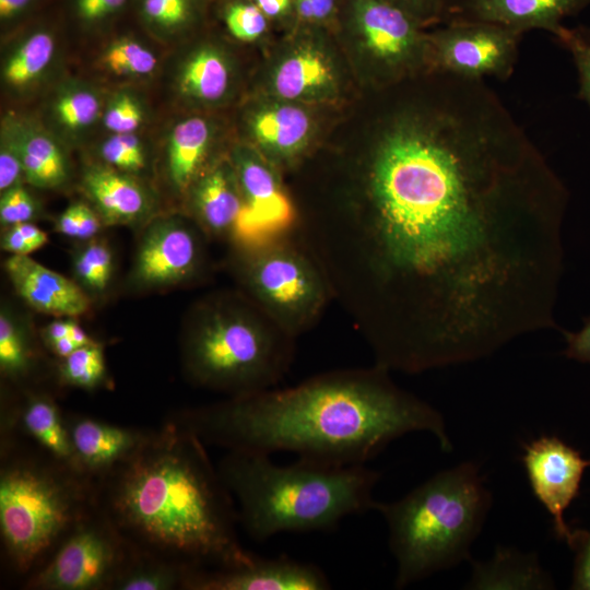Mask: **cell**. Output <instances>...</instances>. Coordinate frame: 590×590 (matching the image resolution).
<instances>
[{
  "label": "cell",
  "mask_w": 590,
  "mask_h": 590,
  "mask_svg": "<svg viewBox=\"0 0 590 590\" xmlns=\"http://www.w3.org/2000/svg\"><path fill=\"white\" fill-rule=\"evenodd\" d=\"M79 239H88L95 236L102 226L97 214L86 204L79 202Z\"/></svg>",
  "instance_id": "49"
},
{
  "label": "cell",
  "mask_w": 590,
  "mask_h": 590,
  "mask_svg": "<svg viewBox=\"0 0 590 590\" xmlns=\"http://www.w3.org/2000/svg\"><path fill=\"white\" fill-rule=\"evenodd\" d=\"M247 264L248 284L290 335L307 326L324 300V285L300 251L271 239L257 245Z\"/></svg>",
  "instance_id": "8"
},
{
  "label": "cell",
  "mask_w": 590,
  "mask_h": 590,
  "mask_svg": "<svg viewBox=\"0 0 590 590\" xmlns=\"http://www.w3.org/2000/svg\"><path fill=\"white\" fill-rule=\"evenodd\" d=\"M36 206L32 196L21 185L3 191L0 200V220L2 224L15 225L30 222Z\"/></svg>",
  "instance_id": "40"
},
{
  "label": "cell",
  "mask_w": 590,
  "mask_h": 590,
  "mask_svg": "<svg viewBox=\"0 0 590 590\" xmlns=\"http://www.w3.org/2000/svg\"><path fill=\"white\" fill-rule=\"evenodd\" d=\"M31 0H0V16L11 17L21 12Z\"/></svg>",
  "instance_id": "53"
},
{
  "label": "cell",
  "mask_w": 590,
  "mask_h": 590,
  "mask_svg": "<svg viewBox=\"0 0 590 590\" xmlns=\"http://www.w3.org/2000/svg\"><path fill=\"white\" fill-rule=\"evenodd\" d=\"M90 477L54 459L15 458L0 473V531L13 568L28 571L88 516Z\"/></svg>",
  "instance_id": "6"
},
{
  "label": "cell",
  "mask_w": 590,
  "mask_h": 590,
  "mask_svg": "<svg viewBox=\"0 0 590 590\" xmlns=\"http://www.w3.org/2000/svg\"><path fill=\"white\" fill-rule=\"evenodd\" d=\"M55 52L52 36L36 32L23 40L7 59L2 76L13 87H24L47 69Z\"/></svg>",
  "instance_id": "29"
},
{
  "label": "cell",
  "mask_w": 590,
  "mask_h": 590,
  "mask_svg": "<svg viewBox=\"0 0 590 590\" xmlns=\"http://www.w3.org/2000/svg\"><path fill=\"white\" fill-rule=\"evenodd\" d=\"M88 515L57 546L28 586L40 590L110 589L129 560L128 542L104 515Z\"/></svg>",
  "instance_id": "9"
},
{
  "label": "cell",
  "mask_w": 590,
  "mask_h": 590,
  "mask_svg": "<svg viewBox=\"0 0 590 590\" xmlns=\"http://www.w3.org/2000/svg\"><path fill=\"white\" fill-rule=\"evenodd\" d=\"M523 449L522 463L534 496L552 517L556 536L575 550L582 530H573L564 516L579 493L590 459L556 436H541Z\"/></svg>",
  "instance_id": "11"
},
{
  "label": "cell",
  "mask_w": 590,
  "mask_h": 590,
  "mask_svg": "<svg viewBox=\"0 0 590 590\" xmlns=\"http://www.w3.org/2000/svg\"><path fill=\"white\" fill-rule=\"evenodd\" d=\"M256 5L266 16L273 17L287 10L290 0H256Z\"/></svg>",
  "instance_id": "51"
},
{
  "label": "cell",
  "mask_w": 590,
  "mask_h": 590,
  "mask_svg": "<svg viewBox=\"0 0 590 590\" xmlns=\"http://www.w3.org/2000/svg\"><path fill=\"white\" fill-rule=\"evenodd\" d=\"M20 423L49 458L78 472L68 422L50 398L31 397L22 409Z\"/></svg>",
  "instance_id": "22"
},
{
  "label": "cell",
  "mask_w": 590,
  "mask_h": 590,
  "mask_svg": "<svg viewBox=\"0 0 590 590\" xmlns=\"http://www.w3.org/2000/svg\"><path fill=\"white\" fill-rule=\"evenodd\" d=\"M22 175L24 176V170L21 157L11 137L5 131L0 149V190L3 192L19 185Z\"/></svg>",
  "instance_id": "42"
},
{
  "label": "cell",
  "mask_w": 590,
  "mask_h": 590,
  "mask_svg": "<svg viewBox=\"0 0 590 590\" xmlns=\"http://www.w3.org/2000/svg\"><path fill=\"white\" fill-rule=\"evenodd\" d=\"M47 243L48 236L43 229L31 222H24L10 226L2 236L1 247L12 255L30 256Z\"/></svg>",
  "instance_id": "39"
},
{
  "label": "cell",
  "mask_w": 590,
  "mask_h": 590,
  "mask_svg": "<svg viewBox=\"0 0 590 590\" xmlns=\"http://www.w3.org/2000/svg\"><path fill=\"white\" fill-rule=\"evenodd\" d=\"M99 109L97 95L83 87L62 93L54 106L57 120L70 131H80L90 127L97 119Z\"/></svg>",
  "instance_id": "32"
},
{
  "label": "cell",
  "mask_w": 590,
  "mask_h": 590,
  "mask_svg": "<svg viewBox=\"0 0 590 590\" xmlns=\"http://www.w3.org/2000/svg\"><path fill=\"white\" fill-rule=\"evenodd\" d=\"M331 583L316 565L281 555L273 558L253 556L246 564L198 569L190 578V590H327Z\"/></svg>",
  "instance_id": "14"
},
{
  "label": "cell",
  "mask_w": 590,
  "mask_h": 590,
  "mask_svg": "<svg viewBox=\"0 0 590 590\" xmlns=\"http://www.w3.org/2000/svg\"><path fill=\"white\" fill-rule=\"evenodd\" d=\"M333 82L331 66L317 50L302 49L278 68L273 86L278 95L296 99L327 88Z\"/></svg>",
  "instance_id": "26"
},
{
  "label": "cell",
  "mask_w": 590,
  "mask_h": 590,
  "mask_svg": "<svg viewBox=\"0 0 590 590\" xmlns=\"http://www.w3.org/2000/svg\"><path fill=\"white\" fill-rule=\"evenodd\" d=\"M589 4L590 0H450L448 19L485 21L521 33L541 28L555 35L564 19Z\"/></svg>",
  "instance_id": "16"
},
{
  "label": "cell",
  "mask_w": 590,
  "mask_h": 590,
  "mask_svg": "<svg viewBox=\"0 0 590 590\" xmlns=\"http://www.w3.org/2000/svg\"><path fill=\"white\" fill-rule=\"evenodd\" d=\"M4 269L17 295L40 312L80 316L88 310L90 299L74 282L30 256L12 255Z\"/></svg>",
  "instance_id": "18"
},
{
  "label": "cell",
  "mask_w": 590,
  "mask_h": 590,
  "mask_svg": "<svg viewBox=\"0 0 590 590\" xmlns=\"http://www.w3.org/2000/svg\"><path fill=\"white\" fill-rule=\"evenodd\" d=\"M23 165L25 179L40 188L60 186L68 178V164L59 145L49 135L15 126L7 131Z\"/></svg>",
  "instance_id": "23"
},
{
  "label": "cell",
  "mask_w": 590,
  "mask_h": 590,
  "mask_svg": "<svg viewBox=\"0 0 590 590\" xmlns=\"http://www.w3.org/2000/svg\"><path fill=\"white\" fill-rule=\"evenodd\" d=\"M562 333L566 342L563 354L569 359L590 365V316L578 331L562 330Z\"/></svg>",
  "instance_id": "44"
},
{
  "label": "cell",
  "mask_w": 590,
  "mask_h": 590,
  "mask_svg": "<svg viewBox=\"0 0 590 590\" xmlns=\"http://www.w3.org/2000/svg\"><path fill=\"white\" fill-rule=\"evenodd\" d=\"M143 12L154 24L173 28L189 15V0H143Z\"/></svg>",
  "instance_id": "41"
},
{
  "label": "cell",
  "mask_w": 590,
  "mask_h": 590,
  "mask_svg": "<svg viewBox=\"0 0 590 590\" xmlns=\"http://www.w3.org/2000/svg\"><path fill=\"white\" fill-rule=\"evenodd\" d=\"M522 34L485 21L450 20L428 36L429 68L470 79L505 80L515 69Z\"/></svg>",
  "instance_id": "10"
},
{
  "label": "cell",
  "mask_w": 590,
  "mask_h": 590,
  "mask_svg": "<svg viewBox=\"0 0 590 590\" xmlns=\"http://www.w3.org/2000/svg\"><path fill=\"white\" fill-rule=\"evenodd\" d=\"M575 551L576 558L570 589L590 590V529L582 531Z\"/></svg>",
  "instance_id": "45"
},
{
  "label": "cell",
  "mask_w": 590,
  "mask_h": 590,
  "mask_svg": "<svg viewBox=\"0 0 590 590\" xmlns=\"http://www.w3.org/2000/svg\"><path fill=\"white\" fill-rule=\"evenodd\" d=\"M106 68L117 75H146L156 68V57L140 43L120 39L110 45L103 56Z\"/></svg>",
  "instance_id": "33"
},
{
  "label": "cell",
  "mask_w": 590,
  "mask_h": 590,
  "mask_svg": "<svg viewBox=\"0 0 590 590\" xmlns=\"http://www.w3.org/2000/svg\"><path fill=\"white\" fill-rule=\"evenodd\" d=\"M356 21L365 50L389 75L430 70L428 36L403 10L384 0H357Z\"/></svg>",
  "instance_id": "12"
},
{
  "label": "cell",
  "mask_w": 590,
  "mask_h": 590,
  "mask_svg": "<svg viewBox=\"0 0 590 590\" xmlns=\"http://www.w3.org/2000/svg\"><path fill=\"white\" fill-rule=\"evenodd\" d=\"M198 260V240L186 224L170 219L157 221L143 236L133 278L148 286L178 283L193 272Z\"/></svg>",
  "instance_id": "15"
},
{
  "label": "cell",
  "mask_w": 590,
  "mask_h": 590,
  "mask_svg": "<svg viewBox=\"0 0 590 590\" xmlns=\"http://www.w3.org/2000/svg\"><path fill=\"white\" fill-rule=\"evenodd\" d=\"M32 366V352L21 327L8 314H0V369L10 378L23 377Z\"/></svg>",
  "instance_id": "31"
},
{
  "label": "cell",
  "mask_w": 590,
  "mask_h": 590,
  "mask_svg": "<svg viewBox=\"0 0 590 590\" xmlns=\"http://www.w3.org/2000/svg\"><path fill=\"white\" fill-rule=\"evenodd\" d=\"M201 568L172 562L143 553L130 557L115 578L110 589L116 590H170L186 589L192 575Z\"/></svg>",
  "instance_id": "27"
},
{
  "label": "cell",
  "mask_w": 590,
  "mask_h": 590,
  "mask_svg": "<svg viewBox=\"0 0 590 590\" xmlns=\"http://www.w3.org/2000/svg\"><path fill=\"white\" fill-rule=\"evenodd\" d=\"M406 12L418 23L448 17L450 0H384Z\"/></svg>",
  "instance_id": "43"
},
{
  "label": "cell",
  "mask_w": 590,
  "mask_h": 590,
  "mask_svg": "<svg viewBox=\"0 0 590 590\" xmlns=\"http://www.w3.org/2000/svg\"><path fill=\"white\" fill-rule=\"evenodd\" d=\"M71 327L72 321L55 320L44 329V339L50 345L62 338L69 337Z\"/></svg>",
  "instance_id": "50"
},
{
  "label": "cell",
  "mask_w": 590,
  "mask_h": 590,
  "mask_svg": "<svg viewBox=\"0 0 590 590\" xmlns=\"http://www.w3.org/2000/svg\"><path fill=\"white\" fill-rule=\"evenodd\" d=\"M83 187L108 224L135 222L149 210V199L142 187L117 170L91 167L84 174Z\"/></svg>",
  "instance_id": "20"
},
{
  "label": "cell",
  "mask_w": 590,
  "mask_h": 590,
  "mask_svg": "<svg viewBox=\"0 0 590 590\" xmlns=\"http://www.w3.org/2000/svg\"><path fill=\"white\" fill-rule=\"evenodd\" d=\"M70 337L79 347L94 343V341L91 340V338L86 334V332L78 323L73 321H72Z\"/></svg>",
  "instance_id": "54"
},
{
  "label": "cell",
  "mask_w": 590,
  "mask_h": 590,
  "mask_svg": "<svg viewBox=\"0 0 590 590\" xmlns=\"http://www.w3.org/2000/svg\"><path fill=\"white\" fill-rule=\"evenodd\" d=\"M238 505V522L263 542L282 532L331 531L344 518L375 510L380 473L365 464L300 459L279 465L270 455L228 450L217 464Z\"/></svg>",
  "instance_id": "4"
},
{
  "label": "cell",
  "mask_w": 590,
  "mask_h": 590,
  "mask_svg": "<svg viewBox=\"0 0 590 590\" xmlns=\"http://www.w3.org/2000/svg\"><path fill=\"white\" fill-rule=\"evenodd\" d=\"M106 163L125 172H140L145 166V155L140 139L134 133H114L101 148Z\"/></svg>",
  "instance_id": "36"
},
{
  "label": "cell",
  "mask_w": 590,
  "mask_h": 590,
  "mask_svg": "<svg viewBox=\"0 0 590 590\" xmlns=\"http://www.w3.org/2000/svg\"><path fill=\"white\" fill-rule=\"evenodd\" d=\"M472 563V573L465 589H553L554 581L544 570L534 553H523L512 547L498 546L484 562Z\"/></svg>",
  "instance_id": "19"
},
{
  "label": "cell",
  "mask_w": 590,
  "mask_h": 590,
  "mask_svg": "<svg viewBox=\"0 0 590 590\" xmlns=\"http://www.w3.org/2000/svg\"><path fill=\"white\" fill-rule=\"evenodd\" d=\"M142 120V107L129 93L116 95L104 115V125L113 133H134Z\"/></svg>",
  "instance_id": "37"
},
{
  "label": "cell",
  "mask_w": 590,
  "mask_h": 590,
  "mask_svg": "<svg viewBox=\"0 0 590 590\" xmlns=\"http://www.w3.org/2000/svg\"><path fill=\"white\" fill-rule=\"evenodd\" d=\"M57 231L68 237L79 238L80 215L79 202L69 205L58 217Z\"/></svg>",
  "instance_id": "48"
},
{
  "label": "cell",
  "mask_w": 590,
  "mask_h": 590,
  "mask_svg": "<svg viewBox=\"0 0 590 590\" xmlns=\"http://www.w3.org/2000/svg\"><path fill=\"white\" fill-rule=\"evenodd\" d=\"M334 7V0H296L298 14L308 21L328 17Z\"/></svg>",
  "instance_id": "47"
},
{
  "label": "cell",
  "mask_w": 590,
  "mask_h": 590,
  "mask_svg": "<svg viewBox=\"0 0 590 590\" xmlns=\"http://www.w3.org/2000/svg\"><path fill=\"white\" fill-rule=\"evenodd\" d=\"M229 72L223 56L215 49L203 47L184 62L178 86L187 97L213 102L221 98L228 86Z\"/></svg>",
  "instance_id": "28"
},
{
  "label": "cell",
  "mask_w": 590,
  "mask_h": 590,
  "mask_svg": "<svg viewBox=\"0 0 590 590\" xmlns=\"http://www.w3.org/2000/svg\"><path fill=\"white\" fill-rule=\"evenodd\" d=\"M387 369L343 370L294 388L263 390L184 412L174 422L204 444L300 459L365 464L409 433L433 435L445 452L453 448L442 414L398 387Z\"/></svg>",
  "instance_id": "2"
},
{
  "label": "cell",
  "mask_w": 590,
  "mask_h": 590,
  "mask_svg": "<svg viewBox=\"0 0 590 590\" xmlns=\"http://www.w3.org/2000/svg\"><path fill=\"white\" fill-rule=\"evenodd\" d=\"M193 199L200 220L212 233L236 236L244 210L236 175L225 167L212 169L198 182Z\"/></svg>",
  "instance_id": "21"
},
{
  "label": "cell",
  "mask_w": 590,
  "mask_h": 590,
  "mask_svg": "<svg viewBox=\"0 0 590 590\" xmlns=\"http://www.w3.org/2000/svg\"><path fill=\"white\" fill-rule=\"evenodd\" d=\"M554 36L573 58L578 74L579 97L590 109V27L563 25Z\"/></svg>",
  "instance_id": "35"
},
{
  "label": "cell",
  "mask_w": 590,
  "mask_h": 590,
  "mask_svg": "<svg viewBox=\"0 0 590 590\" xmlns=\"http://www.w3.org/2000/svg\"><path fill=\"white\" fill-rule=\"evenodd\" d=\"M365 179L338 249L378 363L416 374L557 328L569 193L485 82L446 80L393 114Z\"/></svg>",
  "instance_id": "1"
},
{
  "label": "cell",
  "mask_w": 590,
  "mask_h": 590,
  "mask_svg": "<svg viewBox=\"0 0 590 590\" xmlns=\"http://www.w3.org/2000/svg\"><path fill=\"white\" fill-rule=\"evenodd\" d=\"M126 0H78L80 16L87 21L99 20L118 10Z\"/></svg>",
  "instance_id": "46"
},
{
  "label": "cell",
  "mask_w": 590,
  "mask_h": 590,
  "mask_svg": "<svg viewBox=\"0 0 590 590\" xmlns=\"http://www.w3.org/2000/svg\"><path fill=\"white\" fill-rule=\"evenodd\" d=\"M61 380L69 386L94 389L105 379L106 366L101 345L94 343L78 347L59 365Z\"/></svg>",
  "instance_id": "30"
},
{
  "label": "cell",
  "mask_w": 590,
  "mask_h": 590,
  "mask_svg": "<svg viewBox=\"0 0 590 590\" xmlns=\"http://www.w3.org/2000/svg\"><path fill=\"white\" fill-rule=\"evenodd\" d=\"M225 19L229 32L240 40L257 39L267 27L266 15L255 4L235 3L228 8Z\"/></svg>",
  "instance_id": "38"
},
{
  "label": "cell",
  "mask_w": 590,
  "mask_h": 590,
  "mask_svg": "<svg viewBox=\"0 0 590 590\" xmlns=\"http://www.w3.org/2000/svg\"><path fill=\"white\" fill-rule=\"evenodd\" d=\"M291 337L249 315L216 311L187 338L185 367L198 385L233 397L268 390L290 366Z\"/></svg>",
  "instance_id": "7"
},
{
  "label": "cell",
  "mask_w": 590,
  "mask_h": 590,
  "mask_svg": "<svg viewBox=\"0 0 590 590\" xmlns=\"http://www.w3.org/2000/svg\"><path fill=\"white\" fill-rule=\"evenodd\" d=\"M235 173L244 200L236 236L256 245L275 239L294 220V208L275 175L247 153L237 154Z\"/></svg>",
  "instance_id": "13"
},
{
  "label": "cell",
  "mask_w": 590,
  "mask_h": 590,
  "mask_svg": "<svg viewBox=\"0 0 590 590\" xmlns=\"http://www.w3.org/2000/svg\"><path fill=\"white\" fill-rule=\"evenodd\" d=\"M49 347L59 358L62 359L73 353L79 346L69 335L54 342L49 345Z\"/></svg>",
  "instance_id": "52"
},
{
  "label": "cell",
  "mask_w": 590,
  "mask_h": 590,
  "mask_svg": "<svg viewBox=\"0 0 590 590\" xmlns=\"http://www.w3.org/2000/svg\"><path fill=\"white\" fill-rule=\"evenodd\" d=\"M492 506L480 464L442 470L398 500L377 502L402 589L470 560V551Z\"/></svg>",
  "instance_id": "5"
},
{
  "label": "cell",
  "mask_w": 590,
  "mask_h": 590,
  "mask_svg": "<svg viewBox=\"0 0 590 590\" xmlns=\"http://www.w3.org/2000/svg\"><path fill=\"white\" fill-rule=\"evenodd\" d=\"M78 279L94 292L104 291L113 274V255L106 244L93 241L82 248L74 259Z\"/></svg>",
  "instance_id": "34"
},
{
  "label": "cell",
  "mask_w": 590,
  "mask_h": 590,
  "mask_svg": "<svg viewBox=\"0 0 590 590\" xmlns=\"http://www.w3.org/2000/svg\"><path fill=\"white\" fill-rule=\"evenodd\" d=\"M210 142V127L201 117L178 122L169 137L168 174L173 185L186 189L194 178Z\"/></svg>",
  "instance_id": "25"
},
{
  "label": "cell",
  "mask_w": 590,
  "mask_h": 590,
  "mask_svg": "<svg viewBox=\"0 0 590 590\" xmlns=\"http://www.w3.org/2000/svg\"><path fill=\"white\" fill-rule=\"evenodd\" d=\"M193 433L172 422L105 475L106 517L133 548L188 566L255 556L237 536L233 496Z\"/></svg>",
  "instance_id": "3"
},
{
  "label": "cell",
  "mask_w": 590,
  "mask_h": 590,
  "mask_svg": "<svg viewBox=\"0 0 590 590\" xmlns=\"http://www.w3.org/2000/svg\"><path fill=\"white\" fill-rule=\"evenodd\" d=\"M252 133L266 150L280 156L298 152L307 142L310 119L293 105H274L258 111L251 121Z\"/></svg>",
  "instance_id": "24"
},
{
  "label": "cell",
  "mask_w": 590,
  "mask_h": 590,
  "mask_svg": "<svg viewBox=\"0 0 590 590\" xmlns=\"http://www.w3.org/2000/svg\"><path fill=\"white\" fill-rule=\"evenodd\" d=\"M68 422L78 472L105 476L134 455L151 434L90 417Z\"/></svg>",
  "instance_id": "17"
}]
</instances>
